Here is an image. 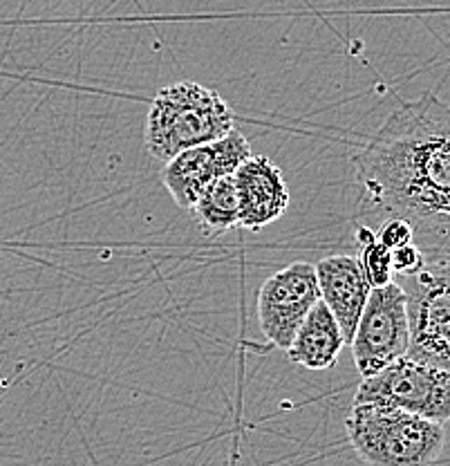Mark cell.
I'll return each mask as SVG.
<instances>
[{"label": "cell", "instance_id": "4", "mask_svg": "<svg viewBox=\"0 0 450 466\" xmlns=\"http://www.w3.org/2000/svg\"><path fill=\"white\" fill-rule=\"evenodd\" d=\"M408 308V357L450 375V256L430 258L417 274L401 276Z\"/></svg>", "mask_w": 450, "mask_h": 466}, {"label": "cell", "instance_id": "9", "mask_svg": "<svg viewBox=\"0 0 450 466\" xmlns=\"http://www.w3.org/2000/svg\"><path fill=\"white\" fill-rule=\"evenodd\" d=\"M235 191H238L240 220L245 231H260L271 222L280 220L289 208V187L283 171L265 155L251 153L235 168Z\"/></svg>", "mask_w": 450, "mask_h": 466}, {"label": "cell", "instance_id": "11", "mask_svg": "<svg viewBox=\"0 0 450 466\" xmlns=\"http://www.w3.org/2000/svg\"><path fill=\"white\" fill-rule=\"evenodd\" d=\"M345 348L341 328L323 300H318L303 323L298 325L287 348L289 361L307 370H330L336 366L338 354Z\"/></svg>", "mask_w": 450, "mask_h": 466}, {"label": "cell", "instance_id": "13", "mask_svg": "<svg viewBox=\"0 0 450 466\" xmlns=\"http://www.w3.org/2000/svg\"><path fill=\"white\" fill-rule=\"evenodd\" d=\"M361 267L365 271V279L372 288H384L395 280L392 271V251L381 245L376 236L361 245Z\"/></svg>", "mask_w": 450, "mask_h": 466}, {"label": "cell", "instance_id": "10", "mask_svg": "<svg viewBox=\"0 0 450 466\" xmlns=\"http://www.w3.org/2000/svg\"><path fill=\"white\" fill-rule=\"evenodd\" d=\"M314 269H316L321 300L336 319L343 339H345V346H350L356 323L361 319L363 305H365L367 294L372 289L361 260L355 256L336 254L330 258H323L318 265H314Z\"/></svg>", "mask_w": 450, "mask_h": 466}, {"label": "cell", "instance_id": "6", "mask_svg": "<svg viewBox=\"0 0 450 466\" xmlns=\"http://www.w3.org/2000/svg\"><path fill=\"white\" fill-rule=\"evenodd\" d=\"M408 346L410 323L404 288L399 280L372 288L350 341L356 370L361 377L375 375L399 357H405Z\"/></svg>", "mask_w": 450, "mask_h": 466}, {"label": "cell", "instance_id": "14", "mask_svg": "<svg viewBox=\"0 0 450 466\" xmlns=\"http://www.w3.org/2000/svg\"><path fill=\"white\" fill-rule=\"evenodd\" d=\"M375 236L376 240H379L384 247H388L390 251L415 242L413 227H410L405 220H401V218H384V222H381L379 229L375 231Z\"/></svg>", "mask_w": 450, "mask_h": 466}, {"label": "cell", "instance_id": "7", "mask_svg": "<svg viewBox=\"0 0 450 466\" xmlns=\"http://www.w3.org/2000/svg\"><path fill=\"white\" fill-rule=\"evenodd\" d=\"M321 300L316 269L309 262H292L269 276L258 291V325L274 348L287 350L298 325Z\"/></svg>", "mask_w": 450, "mask_h": 466}, {"label": "cell", "instance_id": "1", "mask_svg": "<svg viewBox=\"0 0 450 466\" xmlns=\"http://www.w3.org/2000/svg\"><path fill=\"white\" fill-rule=\"evenodd\" d=\"M363 208L413 227L425 260L450 256V104L405 101L355 157Z\"/></svg>", "mask_w": 450, "mask_h": 466}, {"label": "cell", "instance_id": "12", "mask_svg": "<svg viewBox=\"0 0 450 466\" xmlns=\"http://www.w3.org/2000/svg\"><path fill=\"white\" fill-rule=\"evenodd\" d=\"M188 211L206 236L217 238L235 229L240 220V207L234 175H225L209 184Z\"/></svg>", "mask_w": 450, "mask_h": 466}, {"label": "cell", "instance_id": "2", "mask_svg": "<svg viewBox=\"0 0 450 466\" xmlns=\"http://www.w3.org/2000/svg\"><path fill=\"white\" fill-rule=\"evenodd\" d=\"M234 124V110L220 92L197 81H177L155 95L144 142L155 159L168 162L182 150L225 137Z\"/></svg>", "mask_w": 450, "mask_h": 466}, {"label": "cell", "instance_id": "5", "mask_svg": "<svg viewBox=\"0 0 450 466\" xmlns=\"http://www.w3.org/2000/svg\"><path fill=\"white\" fill-rule=\"evenodd\" d=\"M352 404L399 408L446 424L450 420V375L405 354L375 375L363 377Z\"/></svg>", "mask_w": 450, "mask_h": 466}, {"label": "cell", "instance_id": "8", "mask_svg": "<svg viewBox=\"0 0 450 466\" xmlns=\"http://www.w3.org/2000/svg\"><path fill=\"white\" fill-rule=\"evenodd\" d=\"M249 155V139L234 128L215 142L193 146L168 159L162 182L177 207L191 208L209 184L225 175H234Z\"/></svg>", "mask_w": 450, "mask_h": 466}, {"label": "cell", "instance_id": "3", "mask_svg": "<svg viewBox=\"0 0 450 466\" xmlns=\"http://www.w3.org/2000/svg\"><path fill=\"white\" fill-rule=\"evenodd\" d=\"M345 431L352 449L370 466H430L446 441L439 421L375 404H352Z\"/></svg>", "mask_w": 450, "mask_h": 466}, {"label": "cell", "instance_id": "15", "mask_svg": "<svg viewBox=\"0 0 450 466\" xmlns=\"http://www.w3.org/2000/svg\"><path fill=\"white\" fill-rule=\"evenodd\" d=\"M424 265L425 256L415 242L399 247V249H392V271H395V276H399V279L401 276L417 274Z\"/></svg>", "mask_w": 450, "mask_h": 466}]
</instances>
